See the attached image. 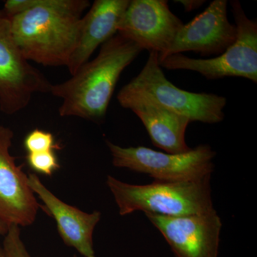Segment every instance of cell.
<instances>
[{
  "instance_id": "277c9868",
  "label": "cell",
  "mask_w": 257,
  "mask_h": 257,
  "mask_svg": "<svg viewBox=\"0 0 257 257\" xmlns=\"http://www.w3.org/2000/svg\"><path fill=\"white\" fill-rule=\"evenodd\" d=\"M114 167L145 174L159 182H188L211 178L216 152L200 145L184 153L156 151L143 146L121 147L106 141Z\"/></svg>"
},
{
  "instance_id": "44dd1931",
  "label": "cell",
  "mask_w": 257,
  "mask_h": 257,
  "mask_svg": "<svg viewBox=\"0 0 257 257\" xmlns=\"http://www.w3.org/2000/svg\"><path fill=\"white\" fill-rule=\"evenodd\" d=\"M74 257H78V256H76V255H74Z\"/></svg>"
},
{
  "instance_id": "ac0fdd59",
  "label": "cell",
  "mask_w": 257,
  "mask_h": 257,
  "mask_svg": "<svg viewBox=\"0 0 257 257\" xmlns=\"http://www.w3.org/2000/svg\"><path fill=\"white\" fill-rule=\"evenodd\" d=\"M175 3L183 5L186 12H191L200 8L204 3H206V1L204 0H176Z\"/></svg>"
},
{
  "instance_id": "8992f818",
  "label": "cell",
  "mask_w": 257,
  "mask_h": 257,
  "mask_svg": "<svg viewBox=\"0 0 257 257\" xmlns=\"http://www.w3.org/2000/svg\"><path fill=\"white\" fill-rule=\"evenodd\" d=\"M122 88L146 94L160 105L191 121L217 124L224 119V96L191 92L176 87L166 77L159 62V54L155 52H150L141 72Z\"/></svg>"
},
{
  "instance_id": "6da1fadb",
  "label": "cell",
  "mask_w": 257,
  "mask_h": 257,
  "mask_svg": "<svg viewBox=\"0 0 257 257\" xmlns=\"http://www.w3.org/2000/svg\"><path fill=\"white\" fill-rule=\"evenodd\" d=\"M89 6L87 0H37L31 9L10 19L25 58L45 67H67Z\"/></svg>"
},
{
  "instance_id": "52a82bcc",
  "label": "cell",
  "mask_w": 257,
  "mask_h": 257,
  "mask_svg": "<svg viewBox=\"0 0 257 257\" xmlns=\"http://www.w3.org/2000/svg\"><path fill=\"white\" fill-rule=\"evenodd\" d=\"M52 85L25 58L12 33L10 19L0 10V111L8 115L19 112L34 94L50 92Z\"/></svg>"
},
{
  "instance_id": "5bb4252c",
  "label": "cell",
  "mask_w": 257,
  "mask_h": 257,
  "mask_svg": "<svg viewBox=\"0 0 257 257\" xmlns=\"http://www.w3.org/2000/svg\"><path fill=\"white\" fill-rule=\"evenodd\" d=\"M130 0H96L86 15L82 17L78 43L67 68L75 74L99 45L117 34L118 25Z\"/></svg>"
},
{
  "instance_id": "4fadbf2b",
  "label": "cell",
  "mask_w": 257,
  "mask_h": 257,
  "mask_svg": "<svg viewBox=\"0 0 257 257\" xmlns=\"http://www.w3.org/2000/svg\"><path fill=\"white\" fill-rule=\"evenodd\" d=\"M30 188L44 203L41 206L57 222L60 237L67 246L74 247L84 257H96L93 246V233L101 219V213H86L66 204L46 188L37 175L30 174Z\"/></svg>"
},
{
  "instance_id": "3957f363",
  "label": "cell",
  "mask_w": 257,
  "mask_h": 257,
  "mask_svg": "<svg viewBox=\"0 0 257 257\" xmlns=\"http://www.w3.org/2000/svg\"><path fill=\"white\" fill-rule=\"evenodd\" d=\"M106 184L119 208L126 216L137 211L165 216L207 214L215 211L210 178L188 182H159L148 184L125 183L107 176Z\"/></svg>"
},
{
  "instance_id": "8fae6325",
  "label": "cell",
  "mask_w": 257,
  "mask_h": 257,
  "mask_svg": "<svg viewBox=\"0 0 257 257\" xmlns=\"http://www.w3.org/2000/svg\"><path fill=\"white\" fill-rule=\"evenodd\" d=\"M14 133L0 125V221L7 226H28L41 207L28 184V176L10 154Z\"/></svg>"
},
{
  "instance_id": "ffe728a7",
  "label": "cell",
  "mask_w": 257,
  "mask_h": 257,
  "mask_svg": "<svg viewBox=\"0 0 257 257\" xmlns=\"http://www.w3.org/2000/svg\"><path fill=\"white\" fill-rule=\"evenodd\" d=\"M0 257H5L4 250H3V246L0 245Z\"/></svg>"
},
{
  "instance_id": "7c38bea8",
  "label": "cell",
  "mask_w": 257,
  "mask_h": 257,
  "mask_svg": "<svg viewBox=\"0 0 257 257\" xmlns=\"http://www.w3.org/2000/svg\"><path fill=\"white\" fill-rule=\"evenodd\" d=\"M117 99L120 105L140 118L155 146L172 154L184 153L192 149L186 143V131L191 122L188 118L164 107L144 93L121 88Z\"/></svg>"
},
{
  "instance_id": "d6986e66",
  "label": "cell",
  "mask_w": 257,
  "mask_h": 257,
  "mask_svg": "<svg viewBox=\"0 0 257 257\" xmlns=\"http://www.w3.org/2000/svg\"><path fill=\"white\" fill-rule=\"evenodd\" d=\"M8 227H9V226H7V225L5 224L4 223L0 221V236H3V235L7 234V232H8Z\"/></svg>"
},
{
  "instance_id": "9a60e30c",
  "label": "cell",
  "mask_w": 257,
  "mask_h": 257,
  "mask_svg": "<svg viewBox=\"0 0 257 257\" xmlns=\"http://www.w3.org/2000/svg\"><path fill=\"white\" fill-rule=\"evenodd\" d=\"M24 147L28 154L38 153L60 150L61 146L56 143L52 133L35 128L25 137Z\"/></svg>"
},
{
  "instance_id": "5b68a950",
  "label": "cell",
  "mask_w": 257,
  "mask_h": 257,
  "mask_svg": "<svg viewBox=\"0 0 257 257\" xmlns=\"http://www.w3.org/2000/svg\"><path fill=\"white\" fill-rule=\"evenodd\" d=\"M236 25V41L224 53L210 59H194L175 54L160 61L169 70L193 71L209 80L242 77L257 83V22L247 18L238 0L231 2Z\"/></svg>"
},
{
  "instance_id": "30bf717a",
  "label": "cell",
  "mask_w": 257,
  "mask_h": 257,
  "mask_svg": "<svg viewBox=\"0 0 257 257\" xmlns=\"http://www.w3.org/2000/svg\"><path fill=\"white\" fill-rule=\"evenodd\" d=\"M227 1L214 0L203 13L187 25L176 35L168 50L159 55V62L168 56L194 52L202 56H217L224 53L236 41V25L230 23Z\"/></svg>"
},
{
  "instance_id": "7a4b0ae2",
  "label": "cell",
  "mask_w": 257,
  "mask_h": 257,
  "mask_svg": "<svg viewBox=\"0 0 257 257\" xmlns=\"http://www.w3.org/2000/svg\"><path fill=\"white\" fill-rule=\"evenodd\" d=\"M143 51L119 34L103 44L99 55L82 65L72 78L52 84L51 94L62 100L60 116L95 122L104 120L120 75Z\"/></svg>"
},
{
  "instance_id": "2e32d148",
  "label": "cell",
  "mask_w": 257,
  "mask_h": 257,
  "mask_svg": "<svg viewBox=\"0 0 257 257\" xmlns=\"http://www.w3.org/2000/svg\"><path fill=\"white\" fill-rule=\"evenodd\" d=\"M26 160L31 170L49 177L60 169L58 158L54 150L28 154Z\"/></svg>"
},
{
  "instance_id": "e0dca14e",
  "label": "cell",
  "mask_w": 257,
  "mask_h": 257,
  "mask_svg": "<svg viewBox=\"0 0 257 257\" xmlns=\"http://www.w3.org/2000/svg\"><path fill=\"white\" fill-rule=\"evenodd\" d=\"M5 236L3 248L5 257H32L21 239L20 226L11 225Z\"/></svg>"
},
{
  "instance_id": "9c48e42d",
  "label": "cell",
  "mask_w": 257,
  "mask_h": 257,
  "mask_svg": "<svg viewBox=\"0 0 257 257\" xmlns=\"http://www.w3.org/2000/svg\"><path fill=\"white\" fill-rule=\"evenodd\" d=\"M160 231L176 257H218L222 222L216 211L165 216L145 214Z\"/></svg>"
},
{
  "instance_id": "ba28073f",
  "label": "cell",
  "mask_w": 257,
  "mask_h": 257,
  "mask_svg": "<svg viewBox=\"0 0 257 257\" xmlns=\"http://www.w3.org/2000/svg\"><path fill=\"white\" fill-rule=\"evenodd\" d=\"M183 25L165 0H130L117 34L143 50L160 55L168 50Z\"/></svg>"
}]
</instances>
